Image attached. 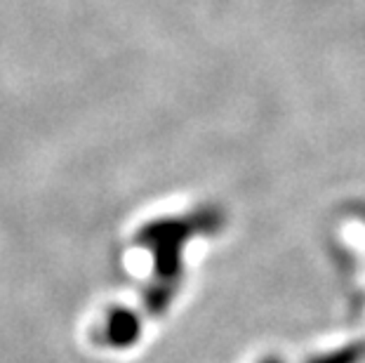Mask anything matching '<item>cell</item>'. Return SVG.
Segmentation results:
<instances>
[{
	"instance_id": "6da1fadb",
	"label": "cell",
	"mask_w": 365,
	"mask_h": 363,
	"mask_svg": "<svg viewBox=\"0 0 365 363\" xmlns=\"http://www.w3.org/2000/svg\"><path fill=\"white\" fill-rule=\"evenodd\" d=\"M198 229V222H158L142 231V241L149 243L156 257V276L158 283H170L175 285V279L180 276V252L184 248V241L193 231Z\"/></svg>"
},
{
	"instance_id": "7a4b0ae2",
	"label": "cell",
	"mask_w": 365,
	"mask_h": 363,
	"mask_svg": "<svg viewBox=\"0 0 365 363\" xmlns=\"http://www.w3.org/2000/svg\"><path fill=\"white\" fill-rule=\"evenodd\" d=\"M139 335H142V321L132 309H111L104 321L102 339L113 347V349H128V347L137 344Z\"/></svg>"
},
{
	"instance_id": "3957f363",
	"label": "cell",
	"mask_w": 365,
	"mask_h": 363,
	"mask_svg": "<svg viewBox=\"0 0 365 363\" xmlns=\"http://www.w3.org/2000/svg\"><path fill=\"white\" fill-rule=\"evenodd\" d=\"M365 359V339L354 344H344L335 352H328L323 357H316L309 363H361Z\"/></svg>"
},
{
	"instance_id": "277c9868",
	"label": "cell",
	"mask_w": 365,
	"mask_h": 363,
	"mask_svg": "<svg viewBox=\"0 0 365 363\" xmlns=\"http://www.w3.org/2000/svg\"><path fill=\"white\" fill-rule=\"evenodd\" d=\"M259 363H283L281 357H267V359H262Z\"/></svg>"
}]
</instances>
